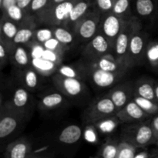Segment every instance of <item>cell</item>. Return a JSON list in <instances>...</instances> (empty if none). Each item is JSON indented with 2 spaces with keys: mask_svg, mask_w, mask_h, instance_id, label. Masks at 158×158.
Returning <instances> with one entry per match:
<instances>
[{
  "mask_svg": "<svg viewBox=\"0 0 158 158\" xmlns=\"http://www.w3.org/2000/svg\"><path fill=\"white\" fill-rule=\"evenodd\" d=\"M12 46L0 39V66L2 69H4L8 63L10 62V49Z\"/></svg>",
  "mask_w": 158,
  "mask_h": 158,
  "instance_id": "obj_38",
  "label": "cell"
},
{
  "mask_svg": "<svg viewBox=\"0 0 158 158\" xmlns=\"http://www.w3.org/2000/svg\"><path fill=\"white\" fill-rule=\"evenodd\" d=\"M114 46L100 32L85 46L82 56L86 61H93L109 54H113Z\"/></svg>",
  "mask_w": 158,
  "mask_h": 158,
  "instance_id": "obj_8",
  "label": "cell"
},
{
  "mask_svg": "<svg viewBox=\"0 0 158 158\" xmlns=\"http://www.w3.org/2000/svg\"><path fill=\"white\" fill-rule=\"evenodd\" d=\"M153 156L148 151H143L137 153L134 158H152Z\"/></svg>",
  "mask_w": 158,
  "mask_h": 158,
  "instance_id": "obj_45",
  "label": "cell"
},
{
  "mask_svg": "<svg viewBox=\"0 0 158 158\" xmlns=\"http://www.w3.org/2000/svg\"><path fill=\"white\" fill-rule=\"evenodd\" d=\"M137 148L127 142L120 140L117 158H134Z\"/></svg>",
  "mask_w": 158,
  "mask_h": 158,
  "instance_id": "obj_35",
  "label": "cell"
},
{
  "mask_svg": "<svg viewBox=\"0 0 158 158\" xmlns=\"http://www.w3.org/2000/svg\"><path fill=\"white\" fill-rule=\"evenodd\" d=\"M120 142L114 139H108L100 147L97 154L101 158H117Z\"/></svg>",
  "mask_w": 158,
  "mask_h": 158,
  "instance_id": "obj_29",
  "label": "cell"
},
{
  "mask_svg": "<svg viewBox=\"0 0 158 158\" xmlns=\"http://www.w3.org/2000/svg\"><path fill=\"white\" fill-rule=\"evenodd\" d=\"M19 27L20 25L18 23L2 16L0 26V39L4 40L10 46H12L13 39L19 29Z\"/></svg>",
  "mask_w": 158,
  "mask_h": 158,
  "instance_id": "obj_24",
  "label": "cell"
},
{
  "mask_svg": "<svg viewBox=\"0 0 158 158\" xmlns=\"http://www.w3.org/2000/svg\"><path fill=\"white\" fill-rule=\"evenodd\" d=\"M145 61L154 69H158V37L149 42L145 55Z\"/></svg>",
  "mask_w": 158,
  "mask_h": 158,
  "instance_id": "obj_32",
  "label": "cell"
},
{
  "mask_svg": "<svg viewBox=\"0 0 158 158\" xmlns=\"http://www.w3.org/2000/svg\"><path fill=\"white\" fill-rule=\"evenodd\" d=\"M157 148H158V146H157Z\"/></svg>",
  "mask_w": 158,
  "mask_h": 158,
  "instance_id": "obj_52",
  "label": "cell"
},
{
  "mask_svg": "<svg viewBox=\"0 0 158 158\" xmlns=\"http://www.w3.org/2000/svg\"><path fill=\"white\" fill-rule=\"evenodd\" d=\"M78 0H67L51 6L35 17L41 24L49 26H65L73 7Z\"/></svg>",
  "mask_w": 158,
  "mask_h": 158,
  "instance_id": "obj_2",
  "label": "cell"
},
{
  "mask_svg": "<svg viewBox=\"0 0 158 158\" xmlns=\"http://www.w3.org/2000/svg\"><path fill=\"white\" fill-rule=\"evenodd\" d=\"M50 3V0H32L29 8V13L35 17L37 15L47 9Z\"/></svg>",
  "mask_w": 158,
  "mask_h": 158,
  "instance_id": "obj_39",
  "label": "cell"
},
{
  "mask_svg": "<svg viewBox=\"0 0 158 158\" xmlns=\"http://www.w3.org/2000/svg\"><path fill=\"white\" fill-rule=\"evenodd\" d=\"M149 35L142 29L140 23L131 36L127 56L129 69L140 66L145 60L147 48L149 44Z\"/></svg>",
  "mask_w": 158,
  "mask_h": 158,
  "instance_id": "obj_6",
  "label": "cell"
},
{
  "mask_svg": "<svg viewBox=\"0 0 158 158\" xmlns=\"http://www.w3.org/2000/svg\"><path fill=\"white\" fill-rule=\"evenodd\" d=\"M52 37H53V30L52 26L49 28H40L35 29L32 41L43 45V43Z\"/></svg>",
  "mask_w": 158,
  "mask_h": 158,
  "instance_id": "obj_34",
  "label": "cell"
},
{
  "mask_svg": "<svg viewBox=\"0 0 158 158\" xmlns=\"http://www.w3.org/2000/svg\"><path fill=\"white\" fill-rule=\"evenodd\" d=\"M126 21L127 20L115 15L112 12L102 14L99 32L106 37L114 46V43L123 29Z\"/></svg>",
  "mask_w": 158,
  "mask_h": 158,
  "instance_id": "obj_10",
  "label": "cell"
},
{
  "mask_svg": "<svg viewBox=\"0 0 158 158\" xmlns=\"http://www.w3.org/2000/svg\"><path fill=\"white\" fill-rule=\"evenodd\" d=\"M95 6L102 14L107 13L112 11L116 0H94Z\"/></svg>",
  "mask_w": 158,
  "mask_h": 158,
  "instance_id": "obj_40",
  "label": "cell"
},
{
  "mask_svg": "<svg viewBox=\"0 0 158 158\" xmlns=\"http://www.w3.org/2000/svg\"><path fill=\"white\" fill-rule=\"evenodd\" d=\"M156 81L149 77H141L134 82V94L157 102L155 97Z\"/></svg>",
  "mask_w": 158,
  "mask_h": 158,
  "instance_id": "obj_21",
  "label": "cell"
},
{
  "mask_svg": "<svg viewBox=\"0 0 158 158\" xmlns=\"http://www.w3.org/2000/svg\"><path fill=\"white\" fill-rule=\"evenodd\" d=\"M32 1V0H16V5L26 12H29Z\"/></svg>",
  "mask_w": 158,
  "mask_h": 158,
  "instance_id": "obj_43",
  "label": "cell"
},
{
  "mask_svg": "<svg viewBox=\"0 0 158 158\" xmlns=\"http://www.w3.org/2000/svg\"><path fill=\"white\" fill-rule=\"evenodd\" d=\"M52 80L57 90L66 97H78L84 92L86 88L84 80L63 77L57 73L54 74Z\"/></svg>",
  "mask_w": 158,
  "mask_h": 158,
  "instance_id": "obj_11",
  "label": "cell"
},
{
  "mask_svg": "<svg viewBox=\"0 0 158 158\" xmlns=\"http://www.w3.org/2000/svg\"><path fill=\"white\" fill-rule=\"evenodd\" d=\"M116 117L120 122L128 124L146 121L152 116L144 112L132 99L126 106L117 111Z\"/></svg>",
  "mask_w": 158,
  "mask_h": 158,
  "instance_id": "obj_12",
  "label": "cell"
},
{
  "mask_svg": "<svg viewBox=\"0 0 158 158\" xmlns=\"http://www.w3.org/2000/svg\"><path fill=\"white\" fill-rule=\"evenodd\" d=\"M16 79L20 83V86H23L29 91L38 89L43 83L45 77L39 73L32 66L22 69H16Z\"/></svg>",
  "mask_w": 158,
  "mask_h": 158,
  "instance_id": "obj_15",
  "label": "cell"
},
{
  "mask_svg": "<svg viewBox=\"0 0 158 158\" xmlns=\"http://www.w3.org/2000/svg\"><path fill=\"white\" fill-rule=\"evenodd\" d=\"M155 97L156 100L158 103V81H156L155 83Z\"/></svg>",
  "mask_w": 158,
  "mask_h": 158,
  "instance_id": "obj_48",
  "label": "cell"
},
{
  "mask_svg": "<svg viewBox=\"0 0 158 158\" xmlns=\"http://www.w3.org/2000/svg\"><path fill=\"white\" fill-rule=\"evenodd\" d=\"M83 64L89 67L97 68L109 72H121V71H127L129 69L127 67L121 64L120 62L117 61L113 54H109L93 61L84 60Z\"/></svg>",
  "mask_w": 158,
  "mask_h": 158,
  "instance_id": "obj_17",
  "label": "cell"
},
{
  "mask_svg": "<svg viewBox=\"0 0 158 158\" xmlns=\"http://www.w3.org/2000/svg\"><path fill=\"white\" fill-rule=\"evenodd\" d=\"M32 154V143L26 137H20L8 144L4 158H29Z\"/></svg>",
  "mask_w": 158,
  "mask_h": 158,
  "instance_id": "obj_16",
  "label": "cell"
},
{
  "mask_svg": "<svg viewBox=\"0 0 158 158\" xmlns=\"http://www.w3.org/2000/svg\"><path fill=\"white\" fill-rule=\"evenodd\" d=\"M2 16L6 17L9 19L18 23L19 25H20V26L24 24V23H26L27 21H29L32 17H34L31 15L29 12H26L20 7H19L16 4L9 6L3 12Z\"/></svg>",
  "mask_w": 158,
  "mask_h": 158,
  "instance_id": "obj_26",
  "label": "cell"
},
{
  "mask_svg": "<svg viewBox=\"0 0 158 158\" xmlns=\"http://www.w3.org/2000/svg\"><path fill=\"white\" fill-rule=\"evenodd\" d=\"M60 65L56 64L50 60H46L43 57L32 58L31 66L43 77H49L54 75L57 72Z\"/></svg>",
  "mask_w": 158,
  "mask_h": 158,
  "instance_id": "obj_23",
  "label": "cell"
},
{
  "mask_svg": "<svg viewBox=\"0 0 158 158\" xmlns=\"http://www.w3.org/2000/svg\"><path fill=\"white\" fill-rule=\"evenodd\" d=\"M134 82L127 81L117 83L110 89L107 95L112 100L117 111L126 106L134 97Z\"/></svg>",
  "mask_w": 158,
  "mask_h": 158,
  "instance_id": "obj_13",
  "label": "cell"
},
{
  "mask_svg": "<svg viewBox=\"0 0 158 158\" xmlns=\"http://www.w3.org/2000/svg\"><path fill=\"white\" fill-rule=\"evenodd\" d=\"M63 56L64 55L55 52V51L48 50V49H44L42 57L46 59V60H50V61L53 62V63H56L58 65H61L63 59Z\"/></svg>",
  "mask_w": 158,
  "mask_h": 158,
  "instance_id": "obj_41",
  "label": "cell"
},
{
  "mask_svg": "<svg viewBox=\"0 0 158 158\" xmlns=\"http://www.w3.org/2000/svg\"><path fill=\"white\" fill-rule=\"evenodd\" d=\"M131 0H116L111 12L115 15L128 20L133 16L131 14Z\"/></svg>",
  "mask_w": 158,
  "mask_h": 158,
  "instance_id": "obj_31",
  "label": "cell"
},
{
  "mask_svg": "<svg viewBox=\"0 0 158 158\" xmlns=\"http://www.w3.org/2000/svg\"><path fill=\"white\" fill-rule=\"evenodd\" d=\"M122 141L127 142L137 148H144L157 143L151 128V120L135 123H128L121 130Z\"/></svg>",
  "mask_w": 158,
  "mask_h": 158,
  "instance_id": "obj_1",
  "label": "cell"
},
{
  "mask_svg": "<svg viewBox=\"0 0 158 158\" xmlns=\"http://www.w3.org/2000/svg\"><path fill=\"white\" fill-rule=\"evenodd\" d=\"M156 144H157V146H158V140H157V143H156Z\"/></svg>",
  "mask_w": 158,
  "mask_h": 158,
  "instance_id": "obj_51",
  "label": "cell"
},
{
  "mask_svg": "<svg viewBox=\"0 0 158 158\" xmlns=\"http://www.w3.org/2000/svg\"><path fill=\"white\" fill-rule=\"evenodd\" d=\"M29 158H50V157H48V156L43 155V154H34V153H32V154H31L30 157H29Z\"/></svg>",
  "mask_w": 158,
  "mask_h": 158,
  "instance_id": "obj_47",
  "label": "cell"
},
{
  "mask_svg": "<svg viewBox=\"0 0 158 158\" xmlns=\"http://www.w3.org/2000/svg\"><path fill=\"white\" fill-rule=\"evenodd\" d=\"M80 66L83 68L86 78L89 79L96 86L101 89L112 88L117 85L125 76L127 71L121 72H109L97 68L89 67L82 63Z\"/></svg>",
  "mask_w": 158,
  "mask_h": 158,
  "instance_id": "obj_7",
  "label": "cell"
},
{
  "mask_svg": "<svg viewBox=\"0 0 158 158\" xmlns=\"http://www.w3.org/2000/svg\"><path fill=\"white\" fill-rule=\"evenodd\" d=\"M43 46L44 47L45 49H48V50H52L55 51V52H59L60 54H63L64 55L65 52L68 50L69 47L66 46V45L63 44L62 43H60L58 40L55 38V37H52L50 40H47L46 43H43Z\"/></svg>",
  "mask_w": 158,
  "mask_h": 158,
  "instance_id": "obj_36",
  "label": "cell"
},
{
  "mask_svg": "<svg viewBox=\"0 0 158 158\" xmlns=\"http://www.w3.org/2000/svg\"><path fill=\"white\" fill-rule=\"evenodd\" d=\"M66 96L61 92H52L43 95L39 102V106L42 110H51L61 106L66 102Z\"/></svg>",
  "mask_w": 158,
  "mask_h": 158,
  "instance_id": "obj_22",
  "label": "cell"
},
{
  "mask_svg": "<svg viewBox=\"0 0 158 158\" xmlns=\"http://www.w3.org/2000/svg\"><path fill=\"white\" fill-rule=\"evenodd\" d=\"M152 158H158V155H156V156H154V157H153Z\"/></svg>",
  "mask_w": 158,
  "mask_h": 158,
  "instance_id": "obj_50",
  "label": "cell"
},
{
  "mask_svg": "<svg viewBox=\"0 0 158 158\" xmlns=\"http://www.w3.org/2000/svg\"><path fill=\"white\" fill-rule=\"evenodd\" d=\"M5 104L14 110L26 115L32 104L30 91L22 86H19L14 91L12 99L6 102Z\"/></svg>",
  "mask_w": 158,
  "mask_h": 158,
  "instance_id": "obj_14",
  "label": "cell"
},
{
  "mask_svg": "<svg viewBox=\"0 0 158 158\" xmlns=\"http://www.w3.org/2000/svg\"><path fill=\"white\" fill-rule=\"evenodd\" d=\"M101 12L94 6L74 26L73 32L78 41L87 43L100 31Z\"/></svg>",
  "mask_w": 158,
  "mask_h": 158,
  "instance_id": "obj_3",
  "label": "cell"
},
{
  "mask_svg": "<svg viewBox=\"0 0 158 158\" xmlns=\"http://www.w3.org/2000/svg\"><path fill=\"white\" fill-rule=\"evenodd\" d=\"M117 112V109L114 102L106 94L97 98L86 107L83 114V119L87 123L95 124L103 119L114 117Z\"/></svg>",
  "mask_w": 158,
  "mask_h": 158,
  "instance_id": "obj_5",
  "label": "cell"
},
{
  "mask_svg": "<svg viewBox=\"0 0 158 158\" xmlns=\"http://www.w3.org/2000/svg\"><path fill=\"white\" fill-rule=\"evenodd\" d=\"M117 122H120V120L117 119L116 116H114V117L103 119V120L96 123L94 125L98 127V129H100V131L102 132H110L117 126Z\"/></svg>",
  "mask_w": 158,
  "mask_h": 158,
  "instance_id": "obj_37",
  "label": "cell"
},
{
  "mask_svg": "<svg viewBox=\"0 0 158 158\" xmlns=\"http://www.w3.org/2000/svg\"><path fill=\"white\" fill-rule=\"evenodd\" d=\"M32 56L26 46L13 45L10 49V62L16 69H25L31 66Z\"/></svg>",
  "mask_w": 158,
  "mask_h": 158,
  "instance_id": "obj_19",
  "label": "cell"
},
{
  "mask_svg": "<svg viewBox=\"0 0 158 158\" xmlns=\"http://www.w3.org/2000/svg\"><path fill=\"white\" fill-rule=\"evenodd\" d=\"M83 132L80 127L69 125L65 127L59 135V141L65 145H73L81 139Z\"/></svg>",
  "mask_w": 158,
  "mask_h": 158,
  "instance_id": "obj_25",
  "label": "cell"
},
{
  "mask_svg": "<svg viewBox=\"0 0 158 158\" xmlns=\"http://www.w3.org/2000/svg\"><path fill=\"white\" fill-rule=\"evenodd\" d=\"M53 30V37L58 40L60 43L69 47L77 40V36L73 30L65 26H52Z\"/></svg>",
  "mask_w": 158,
  "mask_h": 158,
  "instance_id": "obj_28",
  "label": "cell"
},
{
  "mask_svg": "<svg viewBox=\"0 0 158 158\" xmlns=\"http://www.w3.org/2000/svg\"><path fill=\"white\" fill-rule=\"evenodd\" d=\"M14 4H16V0H2L0 2V8H1L2 12H3L9 7Z\"/></svg>",
  "mask_w": 158,
  "mask_h": 158,
  "instance_id": "obj_44",
  "label": "cell"
},
{
  "mask_svg": "<svg viewBox=\"0 0 158 158\" xmlns=\"http://www.w3.org/2000/svg\"><path fill=\"white\" fill-rule=\"evenodd\" d=\"M151 128L153 130V132H154V135L155 137L156 140H158V114L154 115V117H153L151 120Z\"/></svg>",
  "mask_w": 158,
  "mask_h": 158,
  "instance_id": "obj_42",
  "label": "cell"
},
{
  "mask_svg": "<svg viewBox=\"0 0 158 158\" xmlns=\"http://www.w3.org/2000/svg\"><path fill=\"white\" fill-rule=\"evenodd\" d=\"M157 9V0H135V10L139 17L149 18L155 13Z\"/></svg>",
  "mask_w": 158,
  "mask_h": 158,
  "instance_id": "obj_27",
  "label": "cell"
},
{
  "mask_svg": "<svg viewBox=\"0 0 158 158\" xmlns=\"http://www.w3.org/2000/svg\"><path fill=\"white\" fill-rule=\"evenodd\" d=\"M26 116V114L14 110L5 103H1L0 138L4 140L12 135L18 129Z\"/></svg>",
  "mask_w": 158,
  "mask_h": 158,
  "instance_id": "obj_9",
  "label": "cell"
},
{
  "mask_svg": "<svg viewBox=\"0 0 158 158\" xmlns=\"http://www.w3.org/2000/svg\"><path fill=\"white\" fill-rule=\"evenodd\" d=\"M66 1H67V0H50V3H49V7L56 6V5L60 4V3H62V2H66Z\"/></svg>",
  "mask_w": 158,
  "mask_h": 158,
  "instance_id": "obj_46",
  "label": "cell"
},
{
  "mask_svg": "<svg viewBox=\"0 0 158 158\" xmlns=\"http://www.w3.org/2000/svg\"><path fill=\"white\" fill-rule=\"evenodd\" d=\"M57 73L66 77L76 78L79 80H84L86 78V74L83 71L81 66H75L71 65H60L57 69Z\"/></svg>",
  "mask_w": 158,
  "mask_h": 158,
  "instance_id": "obj_30",
  "label": "cell"
},
{
  "mask_svg": "<svg viewBox=\"0 0 158 158\" xmlns=\"http://www.w3.org/2000/svg\"><path fill=\"white\" fill-rule=\"evenodd\" d=\"M36 29L37 21L35 17H32L29 21L20 26L16 35L14 37L12 44L26 46L32 40L34 32Z\"/></svg>",
  "mask_w": 158,
  "mask_h": 158,
  "instance_id": "obj_20",
  "label": "cell"
},
{
  "mask_svg": "<svg viewBox=\"0 0 158 158\" xmlns=\"http://www.w3.org/2000/svg\"><path fill=\"white\" fill-rule=\"evenodd\" d=\"M140 23H141L139 19L133 15L130 19L127 20L123 29L114 43L113 55L117 61L127 68V56L130 42L133 33Z\"/></svg>",
  "mask_w": 158,
  "mask_h": 158,
  "instance_id": "obj_4",
  "label": "cell"
},
{
  "mask_svg": "<svg viewBox=\"0 0 158 158\" xmlns=\"http://www.w3.org/2000/svg\"><path fill=\"white\" fill-rule=\"evenodd\" d=\"M94 158H101V157H100V156H99V155H98V154H97V155H96V156H95V157H94Z\"/></svg>",
  "mask_w": 158,
  "mask_h": 158,
  "instance_id": "obj_49",
  "label": "cell"
},
{
  "mask_svg": "<svg viewBox=\"0 0 158 158\" xmlns=\"http://www.w3.org/2000/svg\"><path fill=\"white\" fill-rule=\"evenodd\" d=\"M133 100L137 103L139 106L143 110L144 112L151 116H154L158 114V103L154 100L149 99L143 98L139 96L134 95L133 97Z\"/></svg>",
  "mask_w": 158,
  "mask_h": 158,
  "instance_id": "obj_33",
  "label": "cell"
},
{
  "mask_svg": "<svg viewBox=\"0 0 158 158\" xmlns=\"http://www.w3.org/2000/svg\"><path fill=\"white\" fill-rule=\"evenodd\" d=\"M95 6L94 0H78L69 13V18L65 27L73 31L74 26L77 23Z\"/></svg>",
  "mask_w": 158,
  "mask_h": 158,
  "instance_id": "obj_18",
  "label": "cell"
}]
</instances>
